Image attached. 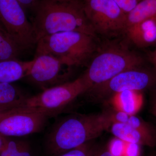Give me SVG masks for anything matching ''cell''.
<instances>
[{
  "mask_svg": "<svg viewBox=\"0 0 156 156\" xmlns=\"http://www.w3.org/2000/svg\"><path fill=\"white\" fill-rule=\"evenodd\" d=\"M0 22L22 50L36 44L32 24L17 0H0Z\"/></svg>",
  "mask_w": 156,
  "mask_h": 156,
  "instance_id": "obj_7",
  "label": "cell"
},
{
  "mask_svg": "<svg viewBox=\"0 0 156 156\" xmlns=\"http://www.w3.org/2000/svg\"><path fill=\"white\" fill-rule=\"evenodd\" d=\"M11 110H7L0 109V117H1V116L2 115H3L5 114L6 113L10 111Z\"/></svg>",
  "mask_w": 156,
  "mask_h": 156,
  "instance_id": "obj_26",
  "label": "cell"
},
{
  "mask_svg": "<svg viewBox=\"0 0 156 156\" xmlns=\"http://www.w3.org/2000/svg\"><path fill=\"white\" fill-rule=\"evenodd\" d=\"M96 38L77 31L46 36L37 41L35 55L50 54L71 67L83 66L89 62L98 48Z\"/></svg>",
  "mask_w": 156,
  "mask_h": 156,
  "instance_id": "obj_3",
  "label": "cell"
},
{
  "mask_svg": "<svg viewBox=\"0 0 156 156\" xmlns=\"http://www.w3.org/2000/svg\"><path fill=\"white\" fill-rule=\"evenodd\" d=\"M89 87L81 76L73 81L44 89L28 97L22 107L41 111L50 116L58 113L78 96L89 91Z\"/></svg>",
  "mask_w": 156,
  "mask_h": 156,
  "instance_id": "obj_5",
  "label": "cell"
},
{
  "mask_svg": "<svg viewBox=\"0 0 156 156\" xmlns=\"http://www.w3.org/2000/svg\"><path fill=\"white\" fill-rule=\"evenodd\" d=\"M21 51L0 22V61L17 58Z\"/></svg>",
  "mask_w": 156,
  "mask_h": 156,
  "instance_id": "obj_17",
  "label": "cell"
},
{
  "mask_svg": "<svg viewBox=\"0 0 156 156\" xmlns=\"http://www.w3.org/2000/svg\"><path fill=\"white\" fill-rule=\"evenodd\" d=\"M34 62L15 59L0 61V83H11L25 78Z\"/></svg>",
  "mask_w": 156,
  "mask_h": 156,
  "instance_id": "obj_14",
  "label": "cell"
},
{
  "mask_svg": "<svg viewBox=\"0 0 156 156\" xmlns=\"http://www.w3.org/2000/svg\"></svg>",
  "mask_w": 156,
  "mask_h": 156,
  "instance_id": "obj_28",
  "label": "cell"
},
{
  "mask_svg": "<svg viewBox=\"0 0 156 156\" xmlns=\"http://www.w3.org/2000/svg\"><path fill=\"white\" fill-rule=\"evenodd\" d=\"M143 101L140 91L132 90L115 93L112 98V104L115 111L129 115H136L142 108Z\"/></svg>",
  "mask_w": 156,
  "mask_h": 156,
  "instance_id": "obj_13",
  "label": "cell"
},
{
  "mask_svg": "<svg viewBox=\"0 0 156 156\" xmlns=\"http://www.w3.org/2000/svg\"><path fill=\"white\" fill-rule=\"evenodd\" d=\"M143 62L141 56L122 45H108L98 47L82 76L90 90L125 71L140 67Z\"/></svg>",
  "mask_w": 156,
  "mask_h": 156,
  "instance_id": "obj_4",
  "label": "cell"
},
{
  "mask_svg": "<svg viewBox=\"0 0 156 156\" xmlns=\"http://www.w3.org/2000/svg\"><path fill=\"white\" fill-rule=\"evenodd\" d=\"M84 10L96 35L115 36L124 34L127 14L113 0H86Z\"/></svg>",
  "mask_w": 156,
  "mask_h": 156,
  "instance_id": "obj_6",
  "label": "cell"
},
{
  "mask_svg": "<svg viewBox=\"0 0 156 156\" xmlns=\"http://www.w3.org/2000/svg\"><path fill=\"white\" fill-rule=\"evenodd\" d=\"M152 18H156V0H142L127 14L126 28Z\"/></svg>",
  "mask_w": 156,
  "mask_h": 156,
  "instance_id": "obj_16",
  "label": "cell"
},
{
  "mask_svg": "<svg viewBox=\"0 0 156 156\" xmlns=\"http://www.w3.org/2000/svg\"><path fill=\"white\" fill-rule=\"evenodd\" d=\"M50 115L26 107L13 109L0 117V134L21 137L38 133L44 127Z\"/></svg>",
  "mask_w": 156,
  "mask_h": 156,
  "instance_id": "obj_8",
  "label": "cell"
},
{
  "mask_svg": "<svg viewBox=\"0 0 156 156\" xmlns=\"http://www.w3.org/2000/svg\"><path fill=\"white\" fill-rule=\"evenodd\" d=\"M140 145L136 144L126 143L123 156H140Z\"/></svg>",
  "mask_w": 156,
  "mask_h": 156,
  "instance_id": "obj_22",
  "label": "cell"
},
{
  "mask_svg": "<svg viewBox=\"0 0 156 156\" xmlns=\"http://www.w3.org/2000/svg\"><path fill=\"white\" fill-rule=\"evenodd\" d=\"M28 97L14 84L0 83V109L10 110L22 107Z\"/></svg>",
  "mask_w": 156,
  "mask_h": 156,
  "instance_id": "obj_15",
  "label": "cell"
},
{
  "mask_svg": "<svg viewBox=\"0 0 156 156\" xmlns=\"http://www.w3.org/2000/svg\"><path fill=\"white\" fill-rule=\"evenodd\" d=\"M72 67L50 54L35 55L33 64L25 78L44 90L69 82Z\"/></svg>",
  "mask_w": 156,
  "mask_h": 156,
  "instance_id": "obj_9",
  "label": "cell"
},
{
  "mask_svg": "<svg viewBox=\"0 0 156 156\" xmlns=\"http://www.w3.org/2000/svg\"><path fill=\"white\" fill-rule=\"evenodd\" d=\"M8 137L4 136L0 134V151L2 149L4 146L5 144Z\"/></svg>",
  "mask_w": 156,
  "mask_h": 156,
  "instance_id": "obj_25",
  "label": "cell"
},
{
  "mask_svg": "<svg viewBox=\"0 0 156 156\" xmlns=\"http://www.w3.org/2000/svg\"><path fill=\"white\" fill-rule=\"evenodd\" d=\"M0 156H32L29 143L24 140L8 137Z\"/></svg>",
  "mask_w": 156,
  "mask_h": 156,
  "instance_id": "obj_18",
  "label": "cell"
},
{
  "mask_svg": "<svg viewBox=\"0 0 156 156\" xmlns=\"http://www.w3.org/2000/svg\"><path fill=\"white\" fill-rule=\"evenodd\" d=\"M89 142L68 151L58 156H93L96 149Z\"/></svg>",
  "mask_w": 156,
  "mask_h": 156,
  "instance_id": "obj_19",
  "label": "cell"
},
{
  "mask_svg": "<svg viewBox=\"0 0 156 156\" xmlns=\"http://www.w3.org/2000/svg\"><path fill=\"white\" fill-rule=\"evenodd\" d=\"M126 14H128L142 0H113Z\"/></svg>",
  "mask_w": 156,
  "mask_h": 156,
  "instance_id": "obj_21",
  "label": "cell"
},
{
  "mask_svg": "<svg viewBox=\"0 0 156 156\" xmlns=\"http://www.w3.org/2000/svg\"><path fill=\"white\" fill-rule=\"evenodd\" d=\"M110 128L115 137L125 142L149 147L154 146L155 144L153 134L143 132L128 123H113Z\"/></svg>",
  "mask_w": 156,
  "mask_h": 156,
  "instance_id": "obj_12",
  "label": "cell"
},
{
  "mask_svg": "<svg viewBox=\"0 0 156 156\" xmlns=\"http://www.w3.org/2000/svg\"><path fill=\"white\" fill-rule=\"evenodd\" d=\"M24 9L35 11L40 0H17Z\"/></svg>",
  "mask_w": 156,
  "mask_h": 156,
  "instance_id": "obj_23",
  "label": "cell"
},
{
  "mask_svg": "<svg viewBox=\"0 0 156 156\" xmlns=\"http://www.w3.org/2000/svg\"><path fill=\"white\" fill-rule=\"evenodd\" d=\"M152 76L140 67L125 71L103 84L92 87L88 92H98L99 94L115 93L126 91H141L150 87Z\"/></svg>",
  "mask_w": 156,
  "mask_h": 156,
  "instance_id": "obj_10",
  "label": "cell"
},
{
  "mask_svg": "<svg viewBox=\"0 0 156 156\" xmlns=\"http://www.w3.org/2000/svg\"><path fill=\"white\" fill-rule=\"evenodd\" d=\"M111 125L109 112L64 118L56 123L48 134L46 142L48 154L58 156L90 142Z\"/></svg>",
  "mask_w": 156,
  "mask_h": 156,
  "instance_id": "obj_2",
  "label": "cell"
},
{
  "mask_svg": "<svg viewBox=\"0 0 156 156\" xmlns=\"http://www.w3.org/2000/svg\"><path fill=\"white\" fill-rule=\"evenodd\" d=\"M79 1H81V2H83L84 3L86 0H79Z\"/></svg>",
  "mask_w": 156,
  "mask_h": 156,
  "instance_id": "obj_27",
  "label": "cell"
},
{
  "mask_svg": "<svg viewBox=\"0 0 156 156\" xmlns=\"http://www.w3.org/2000/svg\"><path fill=\"white\" fill-rule=\"evenodd\" d=\"M93 156H113L109 152L108 148H104L99 150H95Z\"/></svg>",
  "mask_w": 156,
  "mask_h": 156,
  "instance_id": "obj_24",
  "label": "cell"
},
{
  "mask_svg": "<svg viewBox=\"0 0 156 156\" xmlns=\"http://www.w3.org/2000/svg\"><path fill=\"white\" fill-rule=\"evenodd\" d=\"M33 27L36 41L57 33L77 31L97 37L79 0H40Z\"/></svg>",
  "mask_w": 156,
  "mask_h": 156,
  "instance_id": "obj_1",
  "label": "cell"
},
{
  "mask_svg": "<svg viewBox=\"0 0 156 156\" xmlns=\"http://www.w3.org/2000/svg\"><path fill=\"white\" fill-rule=\"evenodd\" d=\"M124 34L138 48L150 47L156 43V18L143 20L128 27Z\"/></svg>",
  "mask_w": 156,
  "mask_h": 156,
  "instance_id": "obj_11",
  "label": "cell"
},
{
  "mask_svg": "<svg viewBox=\"0 0 156 156\" xmlns=\"http://www.w3.org/2000/svg\"><path fill=\"white\" fill-rule=\"evenodd\" d=\"M126 142L115 137L111 140L108 146V149L113 156H123Z\"/></svg>",
  "mask_w": 156,
  "mask_h": 156,
  "instance_id": "obj_20",
  "label": "cell"
}]
</instances>
